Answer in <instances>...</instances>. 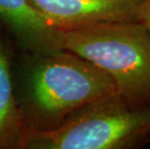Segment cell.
<instances>
[{
	"label": "cell",
	"instance_id": "obj_1",
	"mask_svg": "<svg viewBox=\"0 0 150 149\" xmlns=\"http://www.w3.org/2000/svg\"><path fill=\"white\" fill-rule=\"evenodd\" d=\"M15 83L25 135L59 126L79 107L117 93L110 75L69 50L26 54Z\"/></svg>",
	"mask_w": 150,
	"mask_h": 149
},
{
	"label": "cell",
	"instance_id": "obj_3",
	"mask_svg": "<svg viewBox=\"0 0 150 149\" xmlns=\"http://www.w3.org/2000/svg\"><path fill=\"white\" fill-rule=\"evenodd\" d=\"M62 46L110 75L129 102L150 101V34L140 20L65 30Z\"/></svg>",
	"mask_w": 150,
	"mask_h": 149
},
{
	"label": "cell",
	"instance_id": "obj_7",
	"mask_svg": "<svg viewBox=\"0 0 150 149\" xmlns=\"http://www.w3.org/2000/svg\"><path fill=\"white\" fill-rule=\"evenodd\" d=\"M139 20L144 23L150 34V0H144L139 13Z\"/></svg>",
	"mask_w": 150,
	"mask_h": 149
},
{
	"label": "cell",
	"instance_id": "obj_6",
	"mask_svg": "<svg viewBox=\"0 0 150 149\" xmlns=\"http://www.w3.org/2000/svg\"><path fill=\"white\" fill-rule=\"evenodd\" d=\"M25 130L16 97L12 53L0 36V149H22Z\"/></svg>",
	"mask_w": 150,
	"mask_h": 149
},
{
	"label": "cell",
	"instance_id": "obj_4",
	"mask_svg": "<svg viewBox=\"0 0 150 149\" xmlns=\"http://www.w3.org/2000/svg\"><path fill=\"white\" fill-rule=\"evenodd\" d=\"M144 0H29L50 24L65 31L87 25L139 20Z\"/></svg>",
	"mask_w": 150,
	"mask_h": 149
},
{
	"label": "cell",
	"instance_id": "obj_2",
	"mask_svg": "<svg viewBox=\"0 0 150 149\" xmlns=\"http://www.w3.org/2000/svg\"><path fill=\"white\" fill-rule=\"evenodd\" d=\"M150 143V101L118 93L91 101L56 128L25 135L22 149H138Z\"/></svg>",
	"mask_w": 150,
	"mask_h": 149
},
{
	"label": "cell",
	"instance_id": "obj_5",
	"mask_svg": "<svg viewBox=\"0 0 150 149\" xmlns=\"http://www.w3.org/2000/svg\"><path fill=\"white\" fill-rule=\"evenodd\" d=\"M0 25L26 54L63 49V31L50 24L29 0H0Z\"/></svg>",
	"mask_w": 150,
	"mask_h": 149
}]
</instances>
